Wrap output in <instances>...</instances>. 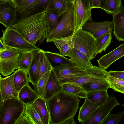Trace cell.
Masks as SVG:
<instances>
[{
	"label": "cell",
	"mask_w": 124,
	"mask_h": 124,
	"mask_svg": "<svg viewBox=\"0 0 124 124\" xmlns=\"http://www.w3.org/2000/svg\"><path fill=\"white\" fill-rule=\"evenodd\" d=\"M112 16L113 35L118 41L124 42V6H122Z\"/></svg>",
	"instance_id": "cell-14"
},
{
	"label": "cell",
	"mask_w": 124,
	"mask_h": 124,
	"mask_svg": "<svg viewBox=\"0 0 124 124\" xmlns=\"http://www.w3.org/2000/svg\"><path fill=\"white\" fill-rule=\"evenodd\" d=\"M14 75V73L11 75L4 78H2L0 76V99L2 101L18 97V93L16 89L13 84Z\"/></svg>",
	"instance_id": "cell-13"
},
{
	"label": "cell",
	"mask_w": 124,
	"mask_h": 124,
	"mask_svg": "<svg viewBox=\"0 0 124 124\" xmlns=\"http://www.w3.org/2000/svg\"><path fill=\"white\" fill-rule=\"evenodd\" d=\"M113 27L112 21L108 20L96 22L91 19L86 22L82 29L90 33L96 39L108 31L112 32Z\"/></svg>",
	"instance_id": "cell-10"
},
{
	"label": "cell",
	"mask_w": 124,
	"mask_h": 124,
	"mask_svg": "<svg viewBox=\"0 0 124 124\" xmlns=\"http://www.w3.org/2000/svg\"><path fill=\"white\" fill-rule=\"evenodd\" d=\"M76 123L74 120L73 117L69 118L64 121L62 124H75Z\"/></svg>",
	"instance_id": "cell-44"
},
{
	"label": "cell",
	"mask_w": 124,
	"mask_h": 124,
	"mask_svg": "<svg viewBox=\"0 0 124 124\" xmlns=\"http://www.w3.org/2000/svg\"><path fill=\"white\" fill-rule=\"evenodd\" d=\"M106 79L109 83L110 88L115 91L124 94V80L112 76L108 74Z\"/></svg>",
	"instance_id": "cell-37"
},
{
	"label": "cell",
	"mask_w": 124,
	"mask_h": 124,
	"mask_svg": "<svg viewBox=\"0 0 124 124\" xmlns=\"http://www.w3.org/2000/svg\"><path fill=\"white\" fill-rule=\"evenodd\" d=\"M108 74V72L105 69L100 67L93 66L92 71L88 75L64 78L59 80L61 85L64 83H70L81 87L86 82L98 80L103 78H106Z\"/></svg>",
	"instance_id": "cell-11"
},
{
	"label": "cell",
	"mask_w": 124,
	"mask_h": 124,
	"mask_svg": "<svg viewBox=\"0 0 124 124\" xmlns=\"http://www.w3.org/2000/svg\"><path fill=\"white\" fill-rule=\"evenodd\" d=\"M27 72L29 76V82L33 85L37 84L39 80L40 74L39 50L34 57Z\"/></svg>",
	"instance_id": "cell-21"
},
{
	"label": "cell",
	"mask_w": 124,
	"mask_h": 124,
	"mask_svg": "<svg viewBox=\"0 0 124 124\" xmlns=\"http://www.w3.org/2000/svg\"><path fill=\"white\" fill-rule=\"evenodd\" d=\"M100 105L85 99V101L80 108L78 119L79 122L84 121Z\"/></svg>",
	"instance_id": "cell-25"
},
{
	"label": "cell",
	"mask_w": 124,
	"mask_h": 124,
	"mask_svg": "<svg viewBox=\"0 0 124 124\" xmlns=\"http://www.w3.org/2000/svg\"><path fill=\"white\" fill-rule=\"evenodd\" d=\"M51 71L44 74L39 80L38 83L33 85L35 91L39 97L43 98Z\"/></svg>",
	"instance_id": "cell-36"
},
{
	"label": "cell",
	"mask_w": 124,
	"mask_h": 124,
	"mask_svg": "<svg viewBox=\"0 0 124 124\" xmlns=\"http://www.w3.org/2000/svg\"><path fill=\"white\" fill-rule=\"evenodd\" d=\"M81 87L86 92L107 90L109 88H110L109 84L105 78L98 80L86 82Z\"/></svg>",
	"instance_id": "cell-23"
},
{
	"label": "cell",
	"mask_w": 124,
	"mask_h": 124,
	"mask_svg": "<svg viewBox=\"0 0 124 124\" xmlns=\"http://www.w3.org/2000/svg\"><path fill=\"white\" fill-rule=\"evenodd\" d=\"M54 10L49 9L46 11L45 17L48 30V34L57 26L61 19Z\"/></svg>",
	"instance_id": "cell-33"
},
{
	"label": "cell",
	"mask_w": 124,
	"mask_h": 124,
	"mask_svg": "<svg viewBox=\"0 0 124 124\" xmlns=\"http://www.w3.org/2000/svg\"><path fill=\"white\" fill-rule=\"evenodd\" d=\"M16 124H32L28 115L24 110Z\"/></svg>",
	"instance_id": "cell-41"
},
{
	"label": "cell",
	"mask_w": 124,
	"mask_h": 124,
	"mask_svg": "<svg viewBox=\"0 0 124 124\" xmlns=\"http://www.w3.org/2000/svg\"><path fill=\"white\" fill-rule=\"evenodd\" d=\"M67 3L65 0H51L46 11L49 9L54 10L57 12L58 16H60L66 11Z\"/></svg>",
	"instance_id": "cell-35"
},
{
	"label": "cell",
	"mask_w": 124,
	"mask_h": 124,
	"mask_svg": "<svg viewBox=\"0 0 124 124\" xmlns=\"http://www.w3.org/2000/svg\"><path fill=\"white\" fill-rule=\"evenodd\" d=\"M67 3H73L74 0H65Z\"/></svg>",
	"instance_id": "cell-48"
},
{
	"label": "cell",
	"mask_w": 124,
	"mask_h": 124,
	"mask_svg": "<svg viewBox=\"0 0 124 124\" xmlns=\"http://www.w3.org/2000/svg\"><path fill=\"white\" fill-rule=\"evenodd\" d=\"M73 47L85 55L91 60L97 54L96 38L82 29L75 31L73 35Z\"/></svg>",
	"instance_id": "cell-5"
},
{
	"label": "cell",
	"mask_w": 124,
	"mask_h": 124,
	"mask_svg": "<svg viewBox=\"0 0 124 124\" xmlns=\"http://www.w3.org/2000/svg\"><path fill=\"white\" fill-rule=\"evenodd\" d=\"M124 115V111L117 114L109 113L100 124H118L120 122Z\"/></svg>",
	"instance_id": "cell-39"
},
{
	"label": "cell",
	"mask_w": 124,
	"mask_h": 124,
	"mask_svg": "<svg viewBox=\"0 0 124 124\" xmlns=\"http://www.w3.org/2000/svg\"><path fill=\"white\" fill-rule=\"evenodd\" d=\"M19 54L0 58V73L2 75L7 76L18 69V60Z\"/></svg>",
	"instance_id": "cell-18"
},
{
	"label": "cell",
	"mask_w": 124,
	"mask_h": 124,
	"mask_svg": "<svg viewBox=\"0 0 124 124\" xmlns=\"http://www.w3.org/2000/svg\"><path fill=\"white\" fill-rule=\"evenodd\" d=\"M9 2H13L16 5L15 0H0V4Z\"/></svg>",
	"instance_id": "cell-47"
},
{
	"label": "cell",
	"mask_w": 124,
	"mask_h": 124,
	"mask_svg": "<svg viewBox=\"0 0 124 124\" xmlns=\"http://www.w3.org/2000/svg\"><path fill=\"white\" fill-rule=\"evenodd\" d=\"M122 0H102L97 8H101L108 14L116 12L122 6Z\"/></svg>",
	"instance_id": "cell-29"
},
{
	"label": "cell",
	"mask_w": 124,
	"mask_h": 124,
	"mask_svg": "<svg viewBox=\"0 0 124 124\" xmlns=\"http://www.w3.org/2000/svg\"><path fill=\"white\" fill-rule=\"evenodd\" d=\"M102 0H92V8H97Z\"/></svg>",
	"instance_id": "cell-46"
},
{
	"label": "cell",
	"mask_w": 124,
	"mask_h": 124,
	"mask_svg": "<svg viewBox=\"0 0 124 124\" xmlns=\"http://www.w3.org/2000/svg\"><path fill=\"white\" fill-rule=\"evenodd\" d=\"M122 106L123 107H124V104H123L122 105Z\"/></svg>",
	"instance_id": "cell-49"
},
{
	"label": "cell",
	"mask_w": 124,
	"mask_h": 124,
	"mask_svg": "<svg viewBox=\"0 0 124 124\" xmlns=\"http://www.w3.org/2000/svg\"><path fill=\"white\" fill-rule=\"evenodd\" d=\"M46 11L19 18L10 27L32 44L39 46L48 35Z\"/></svg>",
	"instance_id": "cell-1"
},
{
	"label": "cell",
	"mask_w": 124,
	"mask_h": 124,
	"mask_svg": "<svg viewBox=\"0 0 124 124\" xmlns=\"http://www.w3.org/2000/svg\"><path fill=\"white\" fill-rule=\"evenodd\" d=\"M36 0H15L18 12L17 18L24 14L29 6Z\"/></svg>",
	"instance_id": "cell-40"
},
{
	"label": "cell",
	"mask_w": 124,
	"mask_h": 124,
	"mask_svg": "<svg viewBox=\"0 0 124 124\" xmlns=\"http://www.w3.org/2000/svg\"><path fill=\"white\" fill-rule=\"evenodd\" d=\"M124 56V43L109 53L104 55L98 60L101 67L107 69L114 62Z\"/></svg>",
	"instance_id": "cell-15"
},
{
	"label": "cell",
	"mask_w": 124,
	"mask_h": 124,
	"mask_svg": "<svg viewBox=\"0 0 124 124\" xmlns=\"http://www.w3.org/2000/svg\"><path fill=\"white\" fill-rule=\"evenodd\" d=\"M24 108L34 124H43L39 116L32 104L25 105Z\"/></svg>",
	"instance_id": "cell-38"
},
{
	"label": "cell",
	"mask_w": 124,
	"mask_h": 124,
	"mask_svg": "<svg viewBox=\"0 0 124 124\" xmlns=\"http://www.w3.org/2000/svg\"><path fill=\"white\" fill-rule=\"evenodd\" d=\"M18 15L15 4L12 2L0 4V22L6 28L10 27L15 23Z\"/></svg>",
	"instance_id": "cell-9"
},
{
	"label": "cell",
	"mask_w": 124,
	"mask_h": 124,
	"mask_svg": "<svg viewBox=\"0 0 124 124\" xmlns=\"http://www.w3.org/2000/svg\"><path fill=\"white\" fill-rule=\"evenodd\" d=\"M51 0H36L29 7L25 13L19 18L46 11Z\"/></svg>",
	"instance_id": "cell-26"
},
{
	"label": "cell",
	"mask_w": 124,
	"mask_h": 124,
	"mask_svg": "<svg viewBox=\"0 0 124 124\" xmlns=\"http://www.w3.org/2000/svg\"><path fill=\"white\" fill-rule=\"evenodd\" d=\"M75 31L82 29L88 20L92 19L91 8H87L81 0H74L73 2Z\"/></svg>",
	"instance_id": "cell-12"
},
{
	"label": "cell",
	"mask_w": 124,
	"mask_h": 124,
	"mask_svg": "<svg viewBox=\"0 0 124 124\" xmlns=\"http://www.w3.org/2000/svg\"><path fill=\"white\" fill-rule=\"evenodd\" d=\"M0 52H2L6 50L8 48L7 46L4 44L0 39Z\"/></svg>",
	"instance_id": "cell-45"
},
{
	"label": "cell",
	"mask_w": 124,
	"mask_h": 124,
	"mask_svg": "<svg viewBox=\"0 0 124 124\" xmlns=\"http://www.w3.org/2000/svg\"><path fill=\"white\" fill-rule=\"evenodd\" d=\"M2 36L0 38L7 46L13 48L22 52L39 50L36 46L30 42L16 31L10 27L2 30Z\"/></svg>",
	"instance_id": "cell-6"
},
{
	"label": "cell",
	"mask_w": 124,
	"mask_h": 124,
	"mask_svg": "<svg viewBox=\"0 0 124 124\" xmlns=\"http://www.w3.org/2000/svg\"><path fill=\"white\" fill-rule=\"evenodd\" d=\"M60 54L64 56L68 54L73 47V35L54 41Z\"/></svg>",
	"instance_id": "cell-27"
},
{
	"label": "cell",
	"mask_w": 124,
	"mask_h": 124,
	"mask_svg": "<svg viewBox=\"0 0 124 124\" xmlns=\"http://www.w3.org/2000/svg\"><path fill=\"white\" fill-rule=\"evenodd\" d=\"M120 105L116 97H109L103 104L97 107L82 124H100L116 106Z\"/></svg>",
	"instance_id": "cell-7"
},
{
	"label": "cell",
	"mask_w": 124,
	"mask_h": 124,
	"mask_svg": "<svg viewBox=\"0 0 124 124\" xmlns=\"http://www.w3.org/2000/svg\"><path fill=\"white\" fill-rule=\"evenodd\" d=\"M62 90V86L53 69L47 82L44 98L46 100L52 98Z\"/></svg>",
	"instance_id": "cell-16"
},
{
	"label": "cell",
	"mask_w": 124,
	"mask_h": 124,
	"mask_svg": "<svg viewBox=\"0 0 124 124\" xmlns=\"http://www.w3.org/2000/svg\"><path fill=\"white\" fill-rule=\"evenodd\" d=\"M39 50L25 51L20 53L18 58V69L27 71Z\"/></svg>",
	"instance_id": "cell-19"
},
{
	"label": "cell",
	"mask_w": 124,
	"mask_h": 124,
	"mask_svg": "<svg viewBox=\"0 0 124 124\" xmlns=\"http://www.w3.org/2000/svg\"></svg>",
	"instance_id": "cell-50"
},
{
	"label": "cell",
	"mask_w": 124,
	"mask_h": 124,
	"mask_svg": "<svg viewBox=\"0 0 124 124\" xmlns=\"http://www.w3.org/2000/svg\"><path fill=\"white\" fill-rule=\"evenodd\" d=\"M109 96L107 90L92 91L86 92V98L100 106L105 103Z\"/></svg>",
	"instance_id": "cell-28"
},
{
	"label": "cell",
	"mask_w": 124,
	"mask_h": 124,
	"mask_svg": "<svg viewBox=\"0 0 124 124\" xmlns=\"http://www.w3.org/2000/svg\"><path fill=\"white\" fill-rule=\"evenodd\" d=\"M52 66L56 65L55 67L63 64H70L77 65L69 59L67 58L58 53H53L48 51H45Z\"/></svg>",
	"instance_id": "cell-30"
},
{
	"label": "cell",
	"mask_w": 124,
	"mask_h": 124,
	"mask_svg": "<svg viewBox=\"0 0 124 124\" xmlns=\"http://www.w3.org/2000/svg\"><path fill=\"white\" fill-rule=\"evenodd\" d=\"M66 56L70 58V60L78 66L84 70L89 69L93 66L91 60L85 55L74 47H73Z\"/></svg>",
	"instance_id": "cell-17"
},
{
	"label": "cell",
	"mask_w": 124,
	"mask_h": 124,
	"mask_svg": "<svg viewBox=\"0 0 124 124\" xmlns=\"http://www.w3.org/2000/svg\"><path fill=\"white\" fill-rule=\"evenodd\" d=\"M32 105L39 114L43 124H50V116L46 100L39 97Z\"/></svg>",
	"instance_id": "cell-20"
},
{
	"label": "cell",
	"mask_w": 124,
	"mask_h": 124,
	"mask_svg": "<svg viewBox=\"0 0 124 124\" xmlns=\"http://www.w3.org/2000/svg\"><path fill=\"white\" fill-rule=\"evenodd\" d=\"M14 73V85L16 90L19 93L24 86L29 85L28 74L26 70L18 69Z\"/></svg>",
	"instance_id": "cell-24"
},
{
	"label": "cell",
	"mask_w": 124,
	"mask_h": 124,
	"mask_svg": "<svg viewBox=\"0 0 124 124\" xmlns=\"http://www.w3.org/2000/svg\"><path fill=\"white\" fill-rule=\"evenodd\" d=\"M108 74L112 76L124 80V71L110 70L108 72Z\"/></svg>",
	"instance_id": "cell-42"
},
{
	"label": "cell",
	"mask_w": 124,
	"mask_h": 124,
	"mask_svg": "<svg viewBox=\"0 0 124 124\" xmlns=\"http://www.w3.org/2000/svg\"><path fill=\"white\" fill-rule=\"evenodd\" d=\"M63 91L75 95L80 98H86V92L81 86L70 83L62 84Z\"/></svg>",
	"instance_id": "cell-31"
},
{
	"label": "cell",
	"mask_w": 124,
	"mask_h": 124,
	"mask_svg": "<svg viewBox=\"0 0 124 124\" xmlns=\"http://www.w3.org/2000/svg\"><path fill=\"white\" fill-rule=\"evenodd\" d=\"M77 96L61 91L46 100L49 112L50 124H62L75 116L80 101Z\"/></svg>",
	"instance_id": "cell-2"
},
{
	"label": "cell",
	"mask_w": 124,
	"mask_h": 124,
	"mask_svg": "<svg viewBox=\"0 0 124 124\" xmlns=\"http://www.w3.org/2000/svg\"><path fill=\"white\" fill-rule=\"evenodd\" d=\"M40 54V74L39 80L45 73L51 71L53 67L47 57L42 49L39 50Z\"/></svg>",
	"instance_id": "cell-34"
},
{
	"label": "cell",
	"mask_w": 124,
	"mask_h": 124,
	"mask_svg": "<svg viewBox=\"0 0 124 124\" xmlns=\"http://www.w3.org/2000/svg\"><path fill=\"white\" fill-rule=\"evenodd\" d=\"M39 96L29 85L24 86L18 93V98L25 105L32 104Z\"/></svg>",
	"instance_id": "cell-22"
},
{
	"label": "cell",
	"mask_w": 124,
	"mask_h": 124,
	"mask_svg": "<svg viewBox=\"0 0 124 124\" xmlns=\"http://www.w3.org/2000/svg\"><path fill=\"white\" fill-rule=\"evenodd\" d=\"M85 7L87 8L92 9V0H81Z\"/></svg>",
	"instance_id": "cell-43"
},
{
	"label": "cell",
	"mask_w": 124,
	"mask_h": 124,
	"mask_svg": "<svg viewBox=\"0 0 124 124\" xmlns=\"http://www.w3.org/2000/svg\"><path fill=\"white\" fill-rule=\"evenodd\" d=\"M113 32L108 31L96 39L97 54L105 52L111 43Z\"/></svg>",
	"instance_id": "cell-32"
},
{
	"label": "cell",
	"mask_w": 124,
	"mask_h": 124,
	"mask_svg": "<svg viewBox=\"0 0 124 124\" xmlns=\"http://www.w3.org/2000/svg\"><path fill=\"white\" fill-rule=\"evenodd\" d=\"M66 11L62 16L56 27L48 35L46 42L54 41L73 35L75 31L73 3H67Z\"/></svg>",
	"instance_id": "cell-3"
},
{
	"label": "cell",
	"mask_w": 124,
	"mask_h": 124,
	"mask_svg": "<svg viewBox=\"0 0 124 124\" xmlns=\"http://www.w3.org/2000/svg\"><path fill=\"white\" fill-rule=\"evenodd\" d=\"M53 69L60 80L88 75L92 71L93 67L85 70L77 65L67 64L53 67Z\"/></svg>",
	"instance_id": "cell-8"
},
{
	"label": "cell",
	"mask_w": 124,
	"mask_h": 124,
	"mask_svg": "<svg viewBox=\"0 0 124 124\" xmlns=\"http://www.w3.org/2000/svg\"><path fill=\"white\" fill-rule=\"evenodd\" d=\"M24 106L18 98L3 101L0 99V124H16L23 113Z\"/></svg>",
	"instance_id": "cell-4"
}]
</instances>
